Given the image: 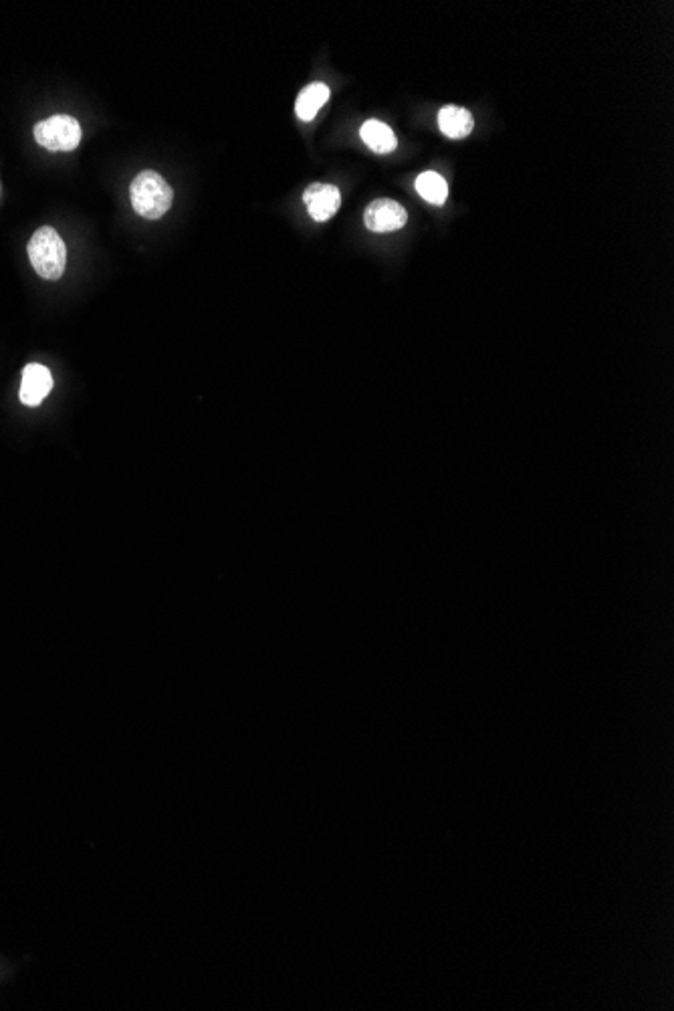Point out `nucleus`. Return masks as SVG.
Here are the masks:
<instances>
[{"label": "nucleus", "instance_id": "obj_1", "mask_svg": "<svg viewBox=\"0 0 674 1011\" xmlns=\"http://www.w3.org/2000/svg\"><path fill=\"white\" fill-rule=\"evenodd\" d=\"M130 200L142 218L158 220L170 210L174 192L158 172L144 170L130 184Z\"/></svg>", "mask_w": 674, "mask_h": 1011}, {"label": "nucleus", "instance_id": "obj_2", "mask_svg": "<svg viewBox=\"0 0 674 1011\" xmlns=\"http://www.w3.org/2000/svg\"><path fill=\"white\" fill-rule=\"evenodd\" d=\"M27 253L39 277L47 281H59L63 277L67 267V247L53 227H41L35 231Z\"/></svg>", "mask_w": 674, "mask_h": 1011}, {"label": "nucleus", "instance_id": "obj_3", "mask_svg": "<svg viewBox=\"0 0 674 1011\" xmlns=\"http://www.w3.org/2000/svg\"><path fill=\"white\" fill-rule=\"evenodd\" d=\"M35 140L49 152H71L81 144V126L71 116H51L35 126Z\"/></svg>", "mask_w": 674, "mask_h": 1011}, {"label": "nucleus", "instance_id": "obj_4", "mask_svg": "<svg viewBox=\"0 0 674 1011\" xmlns=\"http://www.w3.org/2000/svg\"><path fill=\"white\" fill-rule=\"evenodd\" d=\"M408 220V214L402 204L390 198L372 200L364 212V224L372 233H394L402 229Z\"/></svg>", "mask_w": 674, "mask_h": 1011}, {"label": "nucleus", "instance_id": "obj_5", "mask_svg": "<svg viewBox=\"0 0 674 1011\" xmlns=\"http://www.w3.org/2000/svg\"><path fill=\"white\" fill-rule=\"evenodd\" d=\"M303 202L313 220L325 222L342 206V194L333 184L315 182L303 192Z\"/></svg>", "mask_w": 674, "mask_h": 1011}, {"label": "nucleus", "instance_id": "obj_6", "mask_svg": "<svg viewBox=\"0 0 674 1011\" xmlns=\"http://www.w3.org/2000/svg\"><path fill=\"white\" fill-rule=\"evenodd\" d=\"M53 390V376L49 368L43 364H29L23 370V382L19 390V398L25 406H41L43 400L51 394Z\"/></svg>", "mask_w": 674, "mask_h": 1011}, {"label": "nucleus", "instance_id": "obj_7", "mask_svg": "<svg viewBox=\"0 0 674 1011\" xmlns=\"http://www.w3.org/2000/svg\"><path fill=\"white\" fill-rule=\"evenodd\" d=\"M438 128L446 138L463 140L473 132L475 120H473L469 109H463L457 105H446L438 111Z\"/></svg>", "mask_w": 674, "mask_h": 1011}, {"label": "nucleus", "instance_id": "obj_8", "mask_svg": "<svg viewBox=\"0 0 674 1011\" xmlns=\"http://www.w3.org/2000/svg\"><path fill=\"white\" fill-rule=\"evenodd\" d=\"M327 99H329V87L325 83L307 85L295 101L297 118L301 122H311L319 114V109L327 103Z\"/></svg>", "mask_w": 674, "mask_h": 1011}, {"label": "nucleus", "instance_id": "obj_9", "mask_svg": "<svg viewBox=\"0 0 674 1011\" xmlns=\"http://www.w3.org/2000/svg\"><path fill=\"white\" fill-rule=\"evenodd\" d=\"M360 136H362L364 144L376 154H390L398 146V140H396L392 128L384 122H378V120H368L362 126Z\"/></svg>", "mask_w": 674, "mask_h": 1011}, {"label": "nucleus", "instance_id": "obj_10", "mask_svg": "<svg viewBox=\"0 0 674 1011\" xmlns=\"http://www.w3.org/2000/svg\"><path fill=\"white\" fill-rule=\"evenodd\" d=\"M416 190H418V194L426 202H430L434 206H442L446 202V198H448V184L436 172H424V174H420L416 178Z\"/></svg>", "mask_w": 674, "mask_h": 1011}]
</instances>
